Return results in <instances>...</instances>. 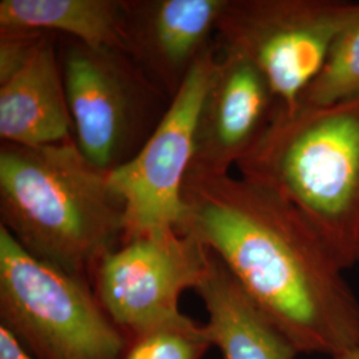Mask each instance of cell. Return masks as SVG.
<instances>
[{
  "mask_svg": "<svg viewBox=\"0 0 359 359\" xmlns=\"http://www.w3.org/2000/svg\"><path fill=\"white\" fill-rule=\"evenodd\" d=\"M176 231L213 252L301 354L359 347V301L305 215L256 182L188 172Z\"/></svg>",
  "mask_w": 359,
  "mask_h": 359,
  "instance_id": "6da1fadb",
  "label": "cell"
},
{
  "mask_svg": "<svg viewBox=\"0 0 359 359\" xmlns=\"http://www.w3.org/2000/svg\"><path fill=\"white\" fill-rule=\"evenodd\" d=\"M0 226L29 255L90 283L99 259L123 241L126 204L111 173L74 140L1 142Z\"/></svg>",
  "mask_w": 359,
  "mask_h": 359,
  "instance_id": "7a4b0ae2",
  "label": "cell"
},
{
  "mask_svg": "<svg viewBox=\"0 0 359 359\" xmlns=\"http://www.w3.org/2000/svg\"><path fill=\"white\" fill-rule=\"evenodd\" d=\"M237 169L298 208L342 269L358 265L359 96L325 107L278 104Z\"/></svg>",
  "mask_w": 359,
  "mask_h": 359,
  "instance_id": "3957f363",
  "label": "cell"
},
{
  "mask_svg": "<svg viewBox=\"0 0 359 359\" xmlns=\"http://www.w3.org/2000/svg\"><path fill=\"white\" fill-rule=\"evenodd\" d=\"M0 326L35 359H120L129 341L87 280L29 255L3 226Z\"/></svg>",
  "mask_w": 359,
  "mask_h": 359,
  "instance_id": "277c9868",
  "label": "cell"
},
{
  "mask_svg": "<svg viewBox=\"0 0 359 359\" xmlns=\"http://www.w3.org/2000/svg\"><path fill=\"white\" fill-rule=\"evenodd\" d=\"M59 55L72 140L90 164L111 173L140 151L172 97L123 51L67 38Z\"/></svg>",
  "mask_w": 359,
  "mask_h": 359,
  "instance_id": "5b68a950",
  "label": "cell"
},
{
  "mask_svg": "<svg viewBox=\"0 0 359 359\" xmlns=\"http://www.w3.org/2000/svg\"><path fill=\"white\" fill-rule=\"evenodd\" d=\"M359 16V3L337 0H226L215 43L240 55L294 109L335 39Z\"/></svg>",
  "mask_w": 359,
  "mask_h": 359,
  "instance_id": "8992f818",
  "label": "cell"
},
{
  "mask_svg": "<svg viewBox=\"0 0 359 359\" xmlns=\"http://www.w3.org/2000/svg\"><path fill=\"white\" fill-rule=\"evenodd\" d=\"M209 250L176 229L124 240L92 270L90 285L129 338L177 318L180 297L203 280Z\"/></svg>",
  "mask_w": 359,
  "mask_h": 359,
  "instance_id": "52a82bcc",
  "label": "cell"
},
{
  "mask_svg": "<svg viewBox=\"0 0 359 359\" xmlns=\"http://www.w3.org/2000/svg\"><path fill=\"white\" fill-rule=\"evenodd\" d=\"M217 59L215 43L193 65L140 151L111 172L126 204L123 241L176 229L182 213V187L192 165L197 117Z\"/></svg>",
  "mask_w": 359,
  "mask_h": 359,
  "instance_id": "ba28073f",
  "label": "cell"
},
{
  "mask_svg": "<svg viewBox=\"0 0 359 359\" xmlns=\"http://www.w3.org/2000/svg\"><path fill=\"white\" fill-rule=\"evenodd\" d=\"M277 107L269 83L255 65L240 55L218 50L197 117L189 172L228 175L256 145Z\"/></svg>",
  "mask_w": 359,
  "mask_h": 359,
  "instance_id": "9c48e42d",
  "label": "cell"
},
{
  "mask_svg": "<svg viewBox=\"0 0 359 359\" xmlns=\"http://www.w3.org/2000/svg\"><path fill=\"white\" fill-rule=\"evenodd\" d=\"M226 0H126L123 52L170 97L215 44Z\"/></svg>",
  "mask_w": 359,
  "mask_h": 359,
  "instance_id": "30bf717a",
  "label": "cell"
},
{
  "mask_svg": "<svg viewBox=\"0 0 359 359\" xmlns=\"http://www.w3.org/2000/svg\"><path fill=\"white\" fill-rule=\"evenodd\" d=\"M52 34L16 74L0 83L1 142L43 147L72 140L60 55Z\"/></svg>",
  "mask_w": 359,
  "mask_h": 359,
  "instance_id": "8fae6325",
  "label": "cell"
},
{
  "mask_svg": "<svg viewBox=\"0 0 359 359\" xmlns=\"http://www.w3.org/2000/svg\"><path fill=\"white\" fill-rule=\"evenodd\" d=\"M209 250V249H208ZM194 292L203 299L206 333L224 359H297L294 344L257 308L231 271L209 250L203 280Z\"/></svg>",
  "mask_w": 359,
  "mask_h": 359,
  "instance_id": "7c38bea8",
  "label": "cell"
},
{
  "mask_svg": "<svg viewBox=\"0 0 359 359\" xmlns=\"http://www.w3.org/2000/svg\"><path fill=\"white\" fill-rule=\"evenodd\" d=\"M126 0H1L0 31L62 34L92 48L123 51Z\"/></svg>",
  "mask_w": 359,
  "mask_h": 359,
  "instance_id": "4fadbf2b",
  "label": "cell"
},
{
  "mask_svg": "<svg viewBox=\"0 0 359 359\" xmlns=\"http://www.w3.org/2000/svg\"><path fill=\"white\" fill-rule=\"evenodd\" d=\"M359 96V16L338 35L299 103L325 107Z\"/></svg>",
  "mask_w": 359,
  "mask_h": 359,
  "instance_id": "5bb4252c",
  "label": "cell"
},
{
  "mask_svg": "<svg viewBox=\"0 0 359 359\" xmlns=\"http://www.w3.org/2000/svg\"><path fill=\"white\" fill-rule=\"evenodd\" d=\"M210 347L205 323L180 314L129 338L120 359H203Z\"/></svg>",
  "mask_w": 359,
  "mask_h": 359,
  "instance_id": "9a60e30c",
  "label": "cell"
},
{
  "mask_svg": "<svg viewBox=\"0 0 359 359\" xmlns=\"http://www.w3.org/2000/svg\"><path fill=\"white\" fill-rule=\"evenodd\" d=\"M47 36L35 31H0V83L26 65Z\"/></svg>",
  "mask_w": 359,
  "mask_h": 359,
  "instance_id": "2e32d148",
  "label": "cell"
},
{
  "mask_svg": "<svg viewBox=\"0 0 359 359\" xmlns=\"http://www.w3.org/2000/svg\"><path fill=\"white\" fill-rule=\"evenodd\" d=\"M0 359H35L32 358L20 344L0 326Z\"/></svg>",
  "mask_w": 359,
  "mask_h": 359,
  "instance_id": "e0dca14e",
  "label": "cell"
},
{
  "mask_svg": "<svg viewBox=\"0 0 359 359\" xmlns=\"http://www.w3.org/2000/svg\"><path fill=\"white\" fill-rule=\"evenodd\" d=\"M327 359H359V347L350 348V350H346V351H344L341 354L329 357Z\"/></svg>",
  "mask_w": 359,
  "mask_h": 359,
  "instance_id": "ac0fdd59",
  "label": "cell"
}]
</instances>
